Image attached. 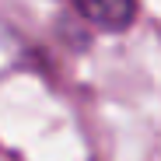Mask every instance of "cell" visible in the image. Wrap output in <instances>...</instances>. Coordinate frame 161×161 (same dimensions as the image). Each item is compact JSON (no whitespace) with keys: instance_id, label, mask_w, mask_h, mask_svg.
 Returning a JSON list of instances; mask_svg holds the SVG:
<instances>
[{"instance_id":"obj_1","label":"cell","mask_w":161,"mask_h":161,"mask_svg":"<svg viewBox=\"0 0 161 161\" xmlns=\"http://www.w3.org/2000/svg\"><path fill=\"white\" fill-rule=\"evenodd\" d=\"M77 14L98 32H126L137 18V0H74Z\"/></svg>"}]
</instances>
